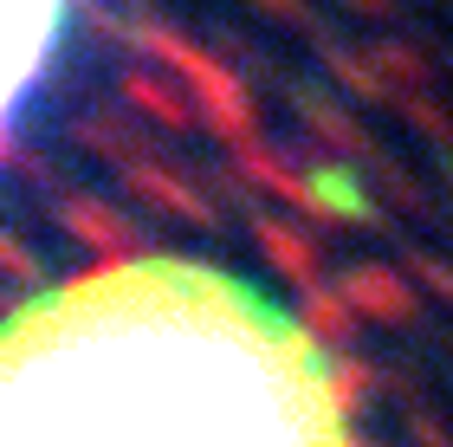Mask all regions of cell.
Wrapping results in <instances>:
<instances>
[{"label": "cell", "mask_w": 453, "mask_h": 447, "mask_svg": "<svg viewBox=\"0 0 453 447\" xmlns=\"http://www.w3.org/2000/svg\"><path fill=\"white\" fill-rule=\"evenodd\" d=\"M0 447H349V409L265 286L142 253L0 318Z\"/></svg>", "instance_id": "obj_1"}, {"label": "cell", "mask_w": 453, "mask_h": 447, "mask_svg": "<svg viewBox=\"0 0 453 447\" xmlns=\"http://www.w3.org/2000/svg\"><path fill=\"white\" fill-rule=\"evenodd\" d=\"M72 27V0H0V143L39 97Z\"/></svg>", "instance_id": "obj_2"}]
</instances>
